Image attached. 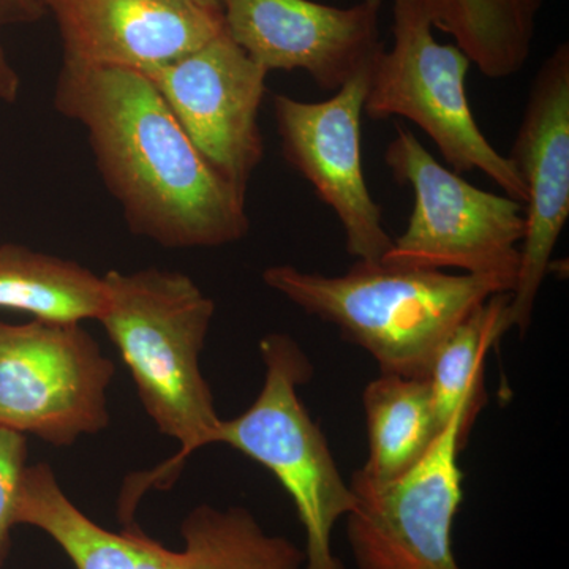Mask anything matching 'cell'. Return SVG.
Here are the masks:
<instances>
[{
    "mask_svg": "<svg viewBox=\"0 0 569 569\" xmlns=\"http://www.w3.org/2000/svg\"><path fill=\"white\" fill-rule=\"evenodd\" d=\"M54 107L86 130L134 234L168 249H213L249 234L246 190L213 170L140 71L63 61Z\"/></svg>",
    "mask_w": 569,
    "mask_h": 569,
    "instance_id": "1",
    "label": "cell"
},
{
    "mask_svg": "<svg viewBox=\"0 0 569 569\" xmlns=\"http://www.w3.org/2000/svg\"><path fill=\"white\" fill-rule=\"evenodd\" d=\"M107 305L99 323L118 348L138 397L160 433L181 451L123 490L122 522L133 520L142 492L171 481L198 449L211 447L222 418L213 403L200 356L216 305L192 277L148 268L103 276Z\"/></svg>",
    "mask_w": 569,
    "mask_h": 569,
    "instance_id": "2",
    "label": "cell"
},
{
    "mask_svg": "<svg viewBox=\"0 0 569 569\" xmlns=\"http://www.w3.org/2000/svg\"><path fill=\"white\" fill-rule=\"evenodd\" d=\"M263 282L309 316L335 325L376 359L381 373L429 377L438 348L490 296L511 293L497 277L448 274L356 261L342 276L269 266Z\"/></svg>",
    "mask_w": 569,
    "mask_h": 569,
    "instance_id": "3",
    "label": "cell"
},
{
    "mask_svg": "<svg viewBox=\"0 0 569 569\" xmlns=\"http://www.w3.org/2000/svg\"><path fill=\"white\" fill-rule=\"evenodd\" d=\"M263 388L252 406L222 419L213 445H224L271 471L293 500L305 527L302 569H346L332 552V530L355 508V493L332 458L328 441L299 399L312 365L296 340L269 335L260 342Z\"/></svg>",
    "mask_w": 569,
    "mask_h": 569,
    "instance_id": "4",
    "label": "cell"
},
{
    "mask_svg": "<svg viewBox=\"0 0 569 569\" xmlns=\"http://www.w3.org/2000/svg\"><path fill=\"white\" fill-rule=\"evenodd\" d=\"M422 0H392V47L370 69L365 112L370 119L406 118L437 146L458 174L478 170L512 200L527 189L515 164L479 129L467 97L470 59L436 40Z\"/></svg>",
    "mask_w": 569,
    "mask_h": 569,
    "instance_id": "5",
    "label": "cell"
},
{
    "mask_svg": "<svg viewBox=\"0 0 569 569\" xmlns=\"http://www.w3.org/2000/svg\"><path fill=\"white\" fill-rule=\"evenodd\" d=\"M385 162L396 181L411 187L415 204L406 231L392 239L381 263L455 268L507 280L515 290L526 233L522 203L471 186L438 162L406 127L396 126Z\"/></svg>",
    "mask_w": 569,
    "mask_h": 569,
    "instance_id": "6",
    "label": "cell"
},
{
    "mask_svg": "<svg viewBox=\"0 0 569 569\" xmlns=\"http://www.w3.org/2000/svg\"><path fill=\"white\" fill-rule=\"evenodd\" d=\"M116 366L81 325L0 320V426L71 447L111 422Z\"/></svg>",
    "mask_w": 569,
    "mask_h": 569,
    "instance_id": "7",
    "label": "cell"
},
{
    "mask_svg": "<svg viewBox=\"0 0 569 569\" xmlns=\"http://www.w3.org/2000/svg\"><path fill=\"white\" fill-rule=\"evenodd\" d=\"M473 425L456 411L425 458L389 481L355 471L346 530L358 569H462L452 527L463 501L459 455Z\"/></svg>",
    "mask_w": 569,
    "mask_h": 569,
    "instance_id": "8",
    "label": "cell"
},
{
    "mask_svg": "<svg viewBox=\"0 0 569 569\" xmlns=\"http://www.w3.org/2000/svg\"><path fill=\"white\" fill-rule=\"evenodd\" d=\"M140 73L163 97L213 170L247 192L250 178L263 162L258 119L268 71L224 29L190 54Z\"/></svg>",
    "mask_w": 569,
    "mask_h": 569,
    "instance_id": "9",
    "label": "cell"
},
{
    "mask_svg": "<svg viewBox=\"0 0 569 569\" xmlns=\"http://www.w3.org/2000/svg\"><path fill=\"white\" fill-rule=\"evenodd\" d=\"M372 63L323 102L284 93L272 100L284 160L336 212L347 252L361 261H381L392 246L362 168L361 126Z\"/></svg>",
    "mask_w": 569,
    "mask_h": 569,
    "instance_id": "10",
    "label": "cell"
},
{
    "mask_svg": "<svg viewBox=\"0 0 569 569\" xmlns=\"http://www.w3.org/2000/svg\"><path fill=\"white\" fill-rule=\"evenodd\" d=\"M508 159L526 183V233L507 310L526 335L552 253L569 217V44L560 43L531 82Z\"/></svg>",
    "mask_w": 569,
    "mask_h": 569,
    "instance_id": "11",
    "label": "cell"
},
{
    "mask_svg": "<svg viewBox=\"0 0 569 569\" xmlns=\"http://www.w3.org/2000/svg\"><path fill=\"white\" fill-rule=\"evenodd\" d=\"M224 29L246 54L272 70H305L325 91H339L376 61L383 0L351 7L313 0H222Z\"/></svg>",
    "mask_w": 569,
    "mask_h": 569,
    "instance_id": "12",
    "label": "cell"
},
{
    "mask_svg": "<svg viewBox=\"0 0 569 569\" xmlns=\"http://www.w3.org/2000/svg\"><path fill=\"white\" fill-rule=\"evenodd\" d=\"M63 61L141 71L190 54L224 31L223 11L193 0H39Z\"/></svg>",
    "mask_w": 569,
    "mask_h": 569,
    "instance_id": "13",
    "label": "cell"
},
{
    "mask_svg": "<svg viewBox=\"0 0 569 569\" xmlns=\"http://www.w3.org/2000/svg\"><path fill=\"white\" fill-rule=\"evenodd\" d=\"M182 550L164 548L141 530L138 569H302L305 550L266 533L252 512L200 505L181 526Z\"/></svg>",
    "mask_w": 569,
    "mask_h": 569,
    "instance_id": "14",
    "label": "cell"
},
{
    "mask_svg": "<svg viewBox=\"0 0 569 569\" xmlns=\"http://www.w3.org/2000/svg\"><path fill=\"white\" fill-rule=\"evenodd\" d=\"M104 305L103 276L31 247L0 244V309L32 320L81 325L99 320Z\"/></svg>",
    "mask_w": 569,
    "mask_h": 569,
    "instance_id": "15",
    "label": "cell"
},
{
    "mask_svg": "<svg viewBox=\"0 0 569 569\" xmlns=\"http://www.w3.org/2000/svg\"><path fill=\"white\" fill-rule=\"evenodd\" d=\"M17 523L44 531L77 569L140 567V527L132 522L114 533L93 522L67 497L48 463L26 468Z\"/></svg>",
    "mask_w": 569,
    "mask_h": 569,
    "instance_id": "16",
    "label": "cell"
},
{
    "mask_svg": "<svg viewBox=\"0 0 569 569\" xmlns=\"http://www.w3.org/2000/svg\"><path fill=\"white\" fill-rule=\"evenodd\" d=\"M369 456L366 477L389 481L425 458L445 427L433 410L427 378L381 373L362 392Z\"/></svg>",
    "mask_w": 569,
    "mask_h": 569,
    "instance_id": "17",
    "label": "cell"
},
{
    "mask_svg": "<svg viewBox=\"0 0 569 569\" xmlns=\"http://www.w3.org/2000/svg\"><path fill=\"white\" fill-rule=\"evenodd\" d=\"M433 28L492 80L515 77L529 62L545 0H422Z\"/></svg>",
    "mask_w": 569,
    "mask_h": 569,
    "instance_id": "18",
    "label": "cell"
},
{
    "mask_svg": "<svg viewBox=\"0 0 569 569\" xmlns=\"http://www.w3.org/2000/svg\"><path fill=\"white\" fill-rule=\"evenodd\" d=\"M509 298L511 293L490 296L438 348L427 381L441 427H447L462 408L477 421L479 411L488 403L486 359L490 348L509 331Z\"/></svg>",
    "mask_w": 569,
    "mask_h": 569,
    "instance_id": "19",
    "label": "cell"
},
{
    "mask_svg": "<svg viewBox=\"0 0 569 569\" xmlns=\"http://www.w3.org/2000/svg\"><path fill=\"white\" fill-rule=\"evenodd\" d=\"M28 468V441L24 433L0 426V567L11 546V530L17 527L18 500Z\"/></svg>",
    "mask_w": 569,
    "mask_h": 569,
    "instance_id": "20",
    "label": "cell"
},
{
    "mask_svg": "<svg viewBox=\"0 0 569 569\" xmlns=\"http://www.w3.org/2000/svg\"><path fill=\"white\" fill-rule=\"evenodd\" d=\"M44 17L39 0H0V26L36 24Z\"/></svg>",
    "mask_w": 569,
    "mask_h": 569,
    "instance_id": "21",
    "label": "cell"
},
{
    "mask_svg": "<svg viewBox=\"0 0 569 569\" xmlns=\"http://www.w3.org/2000/svg\"><path fill=\"white\" fill-rule=\"evenodd\" d=\"M21 93V78L11 63L0 40V102L17 103Z\"/></svg>",
    "mask_w": 569,
    "mask_h": 569,
    "instance_id": "22",
    "label": "cell"
},
{
    "mask_svg": "<svg viewBox=\"0 0 569 569\" xmlns=\"http://www.w3.org/2000/svg\"><path fill=\"white\" fill-rule=\"evenodd\" d=\"M193 2L200 3V6L206 7V9L223 11L222 0H193Z\"/></svg>",
    "mask_w": 569,
    "mask_h": 569,
    "instance_id": "23",
    "label": "cell"
}]
</instances>
